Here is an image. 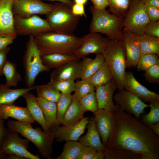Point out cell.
<instances>
[{
	"instance_id": "cell-1",
	"label": "cell",
	"mask_w": 159,
	"mask_h": 159,
	"mask_svg": "<svg viewBox=\"0 0 159 159\" xmlns=\"http://www.w3.org/2000/svg\"><path fill=\"white\" fill-rule=\"evenodd\" d=\"M115 106L112 129L106 147L132 152L140 155L142 159H159V136L138 118Z\"/></svg>"
},
{
	"instance_id": "cell-2",
	"label": "cell",
	"mask_w": 159,
	"mask_h": 159,
	"mask_svg": "<svg viewBox=\"0 0 159 159\" xmlns=\"http://www.w3.org/2000/svg\"><path fill=\"white\" fill-rule=\"evenodd\" d=\"M34 37L41 55L54 53L75 54L82 44L81 38L73 34L52 31Z\"/></svg>"
},
{
	"instance_id": "cell-3",
	"label": "cell",
	"mask_w": 159,
	"mask_h": 159,
	"mask_svg": "<svg viewBox=\"0 0 159 159\" xmlns=\"http://www.w3.org/2000/svg\"><path fill=\"white\" fill-rule=\"evenodd\" d=\"M6 126L9 131L19 133L32 142L42 157L51 159L54 139L51 133H47L38 127L34 128L30 123L11 120L7 121Z\"/></svg>"
},
{
	"instance_id": "cell-4",
	"label": "cell",
	"mask_w": 159,
	"mask_h": 159,
	"mask_svg": "<svg viewBox=\"0 0 159 159\" xmlns=\"http://www.w3.org/2000/svg\"><path fill=\"white\" fill-rule=\"evenodd\" d=\"M90 10L92 15L89 26L90 32L104 34L110 40H122L123 18L111 14L106 9L96 10L92 6Z\"/></svg>"
},
{
	"instance_id": "cell-5",
	"label": "cell",
	"mask_w": 159,
	"mask_h": 159,
	"mask_svg": "<svg viewBox=\"0 0 159 159\" xmlns=\"http://www.w3.org/2000/svg\"><path fill=\"white\" fill-rule=\"evenodd\" d=\"M102 54L111 71L117 89H124L126 55L122 40H109Z\"/></svg>"
},
{
	"instance_id": "cell-6",
	"label": "cell",
	"mask_w": 159,
	"mask_h": 159,
	"mask_svg": "<svg viewBox=\"0 0 159 159\" xmlns=\"http://www.w3.org/2000/svg\"><path fill=\"white\" fill-rule=\"evenodd\" d=\"M54 5L52 10L46 15V19L53 31L73 34L77 28L80 17L74 15L71 7L66 4L58 2Z\"/></svg>"
},
{
	"instance_id": "cell-7",
	"label": "cell",
	"mask_w": 159,
	"mask_h": 159,
	"mask_svg": "<svg viewBox=\"0 0 159 159\" xmlns=\"http://www.w3.org/2000/svg\"><path fill=\"white\" fill-rule=\"evenodd\" d=\"M23 59L25 71V81L27 87L34 86L35 79L39 74L49 70L43 64L40 52L34 36H29Z\"/></svg>"
},
{
	"instance_id": "cell-8",
	"label": "cell",
	"mask_w": 159,
	"mask_h": 159,
	"mask_svg": "<svg viewBox=\"0 0 159 159\" xmlns=\"http://www.w3.org/2000/svg\"><path fill=\"white\" fill-rule=\"evenodd\" d=\"M150 22L142 0H131L123 19V31L136 35L144 33L145 28Z\"/></svg>"
},
{
	"instance_id": "cell-9",
	"label": "cell",
	"mask_w": 159,
	"mask_h": 159,
	"mask_svg": "<svg viewBox=\"0 0 159 159\" xmlns=\"http://www.w3.org/2000/svg\"><path fill=\"white\" fill-rule=\"evenodd\" d=\"M14 26L17 35L35 36L53 31L46 19L37 15L28 18L14 15Z\"/></svg>"
},
{
	"instance_id": "cell-10",
	"label": "cell",
	"mask_w": 159,
	"mask_h": 159,
	"mask_svg": "<svg viewBox=\"0 0 159 159\" xmlns=\"http://www.w3.org/2000/svg\"><path fill=\"white\" fill-rule=\"evenodd\" d=\"M113 100L116 105H118L127 114H132L138 118L143 114L145 108L149 107L140 99L130 92L124 89L119 90L113 95Z\"/></svg>"
},
{
	"instance_id": "cell-11",
	"label": "cell",
	"mask_w": 159,
	"mask_h": 159,
	"mask_svg": "<svg viewBox=\"0 0 159 159\" xmlns=\"http://www.w3.org/2000/svg\"><path fill=\"white\" fill-rule=\"evenodd\" d=\"M29 141L26 138H21L18 132L9 131L3 143L2 152L7 155L14 154L24 159H40L39 156L33 154L28 150Z\"/></svg>"
},
{
	"instance_id": "cell-12",
	"label": "cell",
	"mask_w": 159,
	"mask_h": 159,
	"mask_svg": "<svg viewBox=\"0 0 159 159\" xmlns=\"http://www.w3.org/2000/svg\"><path fill=\"white\" fill-rule=\"evenodd\" d=\"M54 5L46 3L41 0H14L12 11L14 15L28 18L38 14L47 15Z\"/></svg>"
},
{
	"instance_id": "cell-13",
	"label": "cell",
	"mask_w": 159,
	"mask_h": 159,
	"mask_svg": "<svg viewBox=\"0 0 159 159\" xmlns=\"http://www.w3.org/2000/svg\"><path fill=\"white\" fill-rule=\"evenodd\" d=\"M109 40L100 33L90 32L81 38V46L75 54L80 58L83 59L90 54L102 53Z\"/></svg>"
},
{
	"instance_id": "cell-14",
	"label": "cell",
	"mask_w": 159,
	"mask_h": 159,
	"mask_svg": "<svg viewBox=\"0 0 159 159\" xmlns=\"http://www.w3.org/2000/svg\"><path fill=\"white\" fill-rule=\"evenodd\" d=\"M89 121V117H84L78 122L69 126H56L50 130V132L57 142L77 141L85 132Z\"/></svg>"
},
{
	"instance_id": "cell-15",
	"label": "cell",
	"mask_w": 159,
	"mask_h": 159,
	"mask_svg": "<svg viewBox=\"0 0 159 159\" xmlns=\"http://www.w3.org/2000/svg\"><path fill=\"white\" fill-rule=\"evenodd\" d=\"M124 89L136 96L144 102L149 103L153 100H159V95L150 91L141 84L135 78L132 72H126Z\"/></svg>"
},
{
	"instance_id": "cell-16",
	"label": "cell",
	"mask_w": 159,
	"mask_h": 159,
	"mask_svg": "<svg viewBox=\"0 0 159 159\" xmlns=\"http://www.w3.org/2000/svg\"><path fill=\"white\" fill-rule=\"evenodd\" d=\"M117 89L112 78L106 84L95 87V94L98 109L114 112L116 107L113 102L114 94Z\"/></svg>"
},
{
	"instance_id": "cell-17",
	"label": "cell",
	"mask_w": 159,
	"mask_h": 159,
	"mask_svg": "<svg viewBox=\"0 0 159 159\" xmlns=\"http://www.w3.org/2000/svg\"><path fill=\"white\" fill-rule=\"evenodd\" d=\"M14 1L0 0V35H17L14 26Z\"/></svg>"
},
{
	"instance_id": "cell-18",
	"label": "cell",
	"mask_w": 159,
	"mask_h": 159,
	"mask_svg": "<svg viewBox=\"0 0 159 159\" xmlns=\"http://www.w3.org/2000/svg\"><path fill=\"white\" fill-rule=\"evenodd\" d=\"M114 112L98 109L93 113L97 128L102 142L105 146L107 144L112 130Z\"/></svg>"
},
{
	"instance_id": "cell-19",
	"label": "cell",
	"mask_w": 159,
	"mask_h": 159,
	"mask_svg": "<svg viewBox=\"0 0 159 159\" xmlns=\"http://www.w3.org/2000/svg\"><path fill=\"white\" fill-rule=\"evenodd\" d=\"M122 41L126 53V68H136L142 53L135 35L129 32L123 31Z\"/></svg>"
},
{
	"instance_id": "cell-20",
	"label": "cell",
	"mask_w": 159,
	"mask_h": 159,
	"mask_svg": "<svg viewBox=\"0 0 159 159\" xmlns=\"http://www.w3.org/2000/svg\"><path fill=\"white\" fill-rule=\"evenodd\" d=\"M81 67L80 60L69 62L55 68L50 74V80H75L79 78Z\"/></svg>"
},
{
	"instance_id": "cell-21",
	"label": "cell",
	"mask_w": 159,
	"mask_h": 159,
	"mask_svg": "<svg viewBox=\"0 0 159 159\" xmlns=\"http://www.w3.org/2000/svg\"><path fill=\"white\" fill-rule=\"evenodd\" d=\"M9 117L19 121L32 124L36 123L26 107L16 106L13 104L0 105V118L5 120Z\"/></svg>"
},
{
	"instance_id": "cell-22",
	"label": "cell",
	"mask_w": 159,
	"mask_h": 159,
	"mask_svg": "<svg viewBox=\"0 0 159 159\" xmlns=\"http://www.w3.org/2000/svg\"><path fill=\"white\" fill-rule=\"evenodd\" d=\"M22 97L25 100L26 104V107L34 120L39 124L44 132L51 133L36 97L29 92L26 93Z\"/></svg>"
},
{
	"instance_id": "cell-23",
	"label": "cell",
	"mask_w": 159,
	"mask_h": 159,
	"mask_svg": "<svg viewBox=\"0 0 159 159\" xmlns=\"http://www.w3.org/2000/svg\"><path fill=\"white\" fill-rule=\"evenodd\" d=\"M86 127L87 132L85 135L80 137L78 140L84 146H90L97 150L104 151L105 146L102 143L95 124L94 117L90 120Z\"/></svg>"
},
{
	"instance_id": "cell-24",
	"label": "cell",
	"mask_w": 159,
	"mask_h": 159,
	"mask_svg": "<svg viewBox=\"0 0 159 159\" xmlns=\"http://www.w3.org/2000/svg\"><path fill=\"white\" fill-rule=\"evenodd\" d=\"M85 113L81 107L80 99L74 94L72 95L71 102L63 117L62 124L67 127L73 125L84 117Z\"/></svg>"
},
{
	"instance_id": "cell-25",
	"label": "cell",
	"mask_w": 159,
	"mask_h": 159,
	"mask_svg": "<svg viewBox=\"0 0 159 159\" xmlns=\"http://www.w3.org/2000/svg\"><path fill=\"white\" fill-rule=\"evenodd\" d=\"M41 56L43 64L49 70L59 67L69 62L80 60L75 54L54 53Z\"/></svg>"
},
{
	"instance_id": "cell-26",
	"label": "cell",
	"mask_w": 159,
	"mask_h": 159,
	"mask_svg": "<svg viewBox=\"0 0 159 159\" xmlns=\"http://www.w3.org/2000/svg\"><path fill=\"white\" fill-rule=\"evenodd\" d=\"M105 61L102 53L96 54L94 59L85 57L81 61L79 78L87 80L100 67Z\"/></svg>"
},
{
	"instance_id": "cell-27",
	"label": "cell",
	"mask_w": 159,
	"mask_h": 159,
	"mask_svg": "<svg viewBox=\"0 0 159 159\" xmlns=\"http://www.w3.org/2000/svg\"><path fill=\"white\" fill-rule=\"evenodd\" d=\"M35 86L26 88L10 89L0 84V105L11 104L26 93L35 89Z\"/></svg>"
},
{
	"instance_id": "cell-28",
	"label": "cell",
	"mask_w": 159,
	"mask_h": 159,
	"mask_svg": "<svg viewBox=\"0 0 159 159\" xmlns=\"http://www.w3.org/2000/svg\"><path fill=\"white\" fill-rule=\"evenodd\" d=\"M36 99L50 130L56 126L57 103L48 101L39 97H37Z\"/></svg>"
},
{
	"instance_id": "cell-29",
	"label": "cell",
	"mask_w": 159,
	"mask_h": 159,
	"mask_svg": "<svg viewBox=\"0 0 159 159\" xmlns=\"http://www.w3.org/2000/svg\"><path fill=\"white\" fill-rule=\"evenodd\" d=\"M135 35L142 53L154 54L159 55V38L145 33Z\"/></svg>"
},
{
	"instance_id": "cell-30",
	"label": "cell",
	"mask_w": 159,
	"mask_h": 159,
	"mask_svg": "<svg viewBox=\"0 0 159 159\" xmlns=\"http://www.w3.org/2000/svg\"><path fill=\"white\" fill-rule=\"evenodd\" d=\"M3 74L5 77L4 84L7 87H16L21 80V77L16 69V65L7 60L2 70Z\"/></svg>"
},
{
	"instance_id": "cell-31",
	"label": "cell",
	"mask_w": 159,
	"mask_h": 159,
	"mask_svg": "<svg viewBox=\"0 0 159 159\" xmlns=\"http://www.w3.org/2000/svg\"><path fill=\"white\" fill-rule=\"evenodd\" d=\"M108 65L105 61L99 69L88 80L95 87L105 85L112 79Z\"/></svg>"
},
{
	"instance_id": "cell-32",
	"label": "cell",
	"mask_w": 159,
	"mask_h": 159,
	"mask_svg": "<svg viewBox=\"0 0 159 159\" xmlns=\"http://www.w3.org/2000/svg\"><path fill=\"white\" fill-rule=\"evenodd\" d=\"M79 142H66L61 154L55 159H77L83 147Z\"/></svg>"
},
{
	"instance_id": "cell-33",
	"label": "cell",
	"mask_w": 159,
	"mask_h": 159,
	"mask_svg": "<svg viewBox=\"0 0 159 159\" xmlns=\"http://www.w3.org/2000/svg\"><path fill=\"white\" fill-rule=\"evenodd\" d=\"M35 89L37 97L54 102H57L61 94L49 82L46 84L36 86Z\"/></svg>"
},
{
	"instance_id": "cell-34",
	"label": "cell",
	"mask_w": 159,
	"mask_h": 159,
	"mask_svg": "<svg viewBox=\"0 0 159 159\" xmlns=\"http://www.w3.org/2000/svg\"><path fill=\"white\" fill-rule=\"evenodd\" d=\"M106 159H142L141 156L125 150L108 148L106 146L103 151Z\"/></svg>"
},
{
	"instance_id": "cell-35",
	"label": "cell",
	"mask_w": 159,
	"mask_h": 159,
	"mask_svg": "<svg viewBox=\"0 0 159 159\" xmlns=\"http://www.w3.org/2000/svg\"><path fill=\"white\" fill-rule=\"evenodd\" d=\"M110 12L120 18H124L127 12L131 0H108Z\"/></svg>"
},
{
	"instance_id": "cell-36",
	"label": "cell",
	"mask_w": 159,
	"mask_h": 159,
	"mask_svg": "<svg viewBox=\"0 0 159 159\" xmlns=\"http://www.w3.org/2000/svg\"><path fill=\"white\" fill-rule=\"evenodd\" d=\"M71 93L61 94L57 104V118L56 126L62 124L64 115L70 105L72 100Z\"/></svg>"
},
{
	"instance_id": "cell-37",
	"label": "cell",
	"mask_w": 159,
	"mask_h": 159,
	"mask_svg": "<svg viewBox=\"0 0 159 159\" xmlns=\"http://www.w3.org/2000/svg\"><path fill=\"white\" fill-rule=\"evenodd\" d=\"M149 103L150 111L142 117L143 121L147 125L159 122V100H153Z\"/></svg>"
},
{
	"instance_id": "cell-38",
	"label": "cell",
	"mask_w": 159,
	"mask_h": 159,
	"mask_svg": "<svg viewBox=\"0 0 159 159\" xmlns=\"http://www.w3.org/2000/svg\"><path fill=\"white\" fill-rule=\"evenodd\" d=\"M159 55L151 53H142L136 67L138 71H145L159 62Z\"/></svg>"
},
{
	"instance_id": "cell-39",
	"label": "cell",
	"mask_w": 159,
	"mask_h": 159,
	"mask_svg": "<svg viewBox=\"0 0 159 159\" xmlns=\"http://www.w3.org/2000/svg\"><path fill=\"white\" fill-rule=\"evenodd\" d=\"M80 102L81 107L85 112L89 111L94 113L98 109L95 91L81 98Z\"/></svg>"
},
{
	"instance_id": "cell-40",
	"label": "cell",
	"mask_w": 159,
	"mask_h": 159,
	"mask_svg": "<svg viewBox=\"0 0 159 159\" xmlns=\"http://www.w3.org/2000/svg\"><path fill=\"white\" fill-rule=\"evenodd\" d=\"M95 88L87 80L81 79L75 82L74 94L79 99L94 91Z\"/></svg>"
},
{
	"instance_id": "cell-41",
	"label": "cell",
	"mask_w": 159,
	"mask_h": 159,
	"mask_svg": "<svg viewBox=\"0 0 159 159\" xmlns=\"http://www.w3.org/2000/svg\"><path fill=\"white\" fill-rule=\"evenodd\" d=\"M49 83L62 94L71 93L74 92L75 82L73 80L52 81Z\"/></svg>"
},
{
	"instance_id": "cell-42",
	"label": "cell",
	"mask_w": 159,
	"mask_h": 159,
	"mask_svg": "<svg viewBox=\"0 0 159 159\" xmlns=\"http://www.w3.org/2000/svg\"><path fill=\"white\" fill-rule=\"evenodd\" d=\"M143 74L145 80L151 83L159 84V62L149 67Z\"/></svg>"
},
{
	"instance_id": "cell-43",
	"label": "cell",
	"mask_w": 159,
	"mask_h": 159,
	"mask_svg": "<svg viewBox=\"0 0 159 159\" xmlns=\"http://www.w3.org/2000/svg\"><path fill=\"white\" fill-rule=\"evenodd\" d=\"M4 120L0 118V159H6L7 156L2 151L3 143L9 132L5 124Z\"/></svg>"
},
{
	"instance_id": "cell-44",
	"label": "cell",
	"mask_w": 159,
	"mask_h": 159,
	"mask_svg": "<svg viewBox=\"0 0 159 159\" xmlns=\"http://www.w3.org/2000/svg\"><path fill=\"white\" fill-rule=\"evenodd\" d=\"M144 33L159 38V21H150L146 26Z\"/></svg>"
},
{
	"instance_id": "cell-45",
	"label": "cell",
	"mask_w": 159,
	"mask_h": 159,
	"mask_svg": "<svg viewBox=\"0 0 159 159\" xmlns=\"http://www.w3.org/2000/svg\"><path fill=\"white\" fill-rule=\"evenodd\" d=\"M97 150L90 146H83L77 159H93Z\"/></svg>"
},
{
	"instance_id": "cell-46",
	"label": "cell",
	"mask_w": 159,
	"mask_h": 159,
	"mask_svg": "<svg viewBox=\"0 0 159 159\" xmlns=\"http://www.w3.org/2000/svg\"><path fill=\"white\" fill-rule=\"evenodd\" d=\"M145 6L146 13L150 21H159V8L153 6Z\"/></svg>"
},
{
	"instance_id": "cell-47",
	"label": "cell",
	"mask_w": 159,
	"mask_h": 159,
	"mask_svg": "<svg viewBox=\"0 0 159 159\" xmlns=\"http://www.w3.org/2000/svg\"><path fill=\"white\" fill-rule=\"evenodd\" d=\"M16 37L10 35H0V50L11 44Z\"/></svg>"
},
{
	"instance_id": "cell-48",
	"label": "cell",
	"mask_w": 159,
	"mask_h": 159,
	"mask_svg": "<svg viewBox=\"0 0 159 159\" xmlns=\"http://www.w3.org/2000/svg\"><path fill=\"white\" fill-rule=\"evenodd\" d=\"M72 11L74 15L77 16H84L87 18L86 14L84 5L74 3L71 7Z\"/></svg>"
},
{
	"instance_id": "cell-49",
	"label": "cell",
	"mask_w": 159,
	"mask_h": 159,
	"mask_svg": "<svg viewBox=\"0 0 159 159\" xmlns=\"http://www.w3.org/2000/svg\"><path fill=\"white\" fill-rule=\"evenodd\" d=\"M10 48L7 47L3 49L0 50V76L3 75L2 70L7 60V56L9 53Z\"/></svg>"
},
{
	"instance_id": "cell-50",
	"label": "cell",
	"mask_w": 159,
	"mask_h": 159,
	"mask_svg": "<svg viewBox=\"0 0 159 159\" xmlns=\"http://www.w3.org/2000/svg\"><path fill=\"white\" fill-rule=\"evenodd\" d=\"M92 3L93 7L99 10L106 9L109 6L108 0H90Z\"/></svg>"
},
{
	"instance_id": "cell-51",
	"label": "cell",
	"mask_w": 159,
	"mask_h": 159,
	"mask_svg": "<svg viewBox=\"0 0 159 159\" xmlns=\"http://www.w3.org/2000/svg\"><path fill=\"white\" fill-rule=\"evenodd\" d=\"M145 5L153 6L159 8V0H142Z\"/></svg>"
},
{
	"instance_id": "cell-52",
	"label": "cell",
	"mask_w": 159,
	"mask_h": 159,
	"mask_svg": "<svg viewBox=\"0 0 159 159\" xmlns=\"http://www.w3.org/2000/svg\"><path fill=\"white\" fill-rule=\"evenodd\" d=\"M148 126L154 134L159 136V122L156 124H151Z\"/></svg>"
},
{
	"instance_id": "cell-53",
	"label": "cell",
	"mask_w": 159,
	"mask_h": 159,
	"mask_svg": "<svg viewBox=\"0 0 159 159\" xmlns=\"http://www.w3.org/2000/svg\"><path fill=\"white\" fill-rule=\"evenodd\" d=\"M105 159V155L103 151L101 150H97L93 159Z\"/></svg>"
},
{
	"instance_id": "cell-54",
	"label": "cell",
	"mask_w": 159,
	"mask_h": 159,
	"mask_svg": "<svg viewBox=\"0 0 159 159\" xmlns=\"http://www.w3.org/2000/svg\"><path fill=\"white\" fill-rule=\"evenodd\" d=\"M49 0L53 1H57L58 2H61L62 3H64L66 4L71 7L74 3L73 1L72 0Z\"/></svg>"
},
{
	"instance_id": "cell-55",
	"label": "cell",
	"mask_w": 159,
	"mask_h": 159,
	"mask_svg": "<svg viewBox=\"0 0 159 159\" xmlns=\"http://www.w3.org/2000/svg\"><path fill=\"white\" fill-rule=\"evenodd\" d=\"M7 159H23L24 158L21 156L14 155L10 154L7 155Z\"/></svg>"
},
{
	"instance_id": "cell-56",
	"label": "cell",
	"mask_w": 159,
	"mask_h": 159,
	"mask_svg": "<svg viewBox=\"0 0 159 159\" xmlns=\"http://www.w3.org/2000/svg\"><path fill=\"white\" fill-rule=\"evenodd\" d=\"M88 0H74V3L85 5L87 2Z\"/></svg>"
}]
</instances>
